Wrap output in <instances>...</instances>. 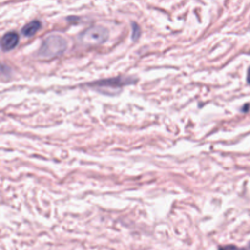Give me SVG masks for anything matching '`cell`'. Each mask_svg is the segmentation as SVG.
<instances>
[{"mask_svg": "<svg viewBox=\"0 0 250 250\" xmlns=\"http://www.w3.org/2000/svg\"><path fill=\"white\" fill-rule=\"evenodd\" d=\"M66 48H67V42L63 37L59 34H51L43 41L38 55L45 59L55 58V56L61 55L66 50Z\"/></svg>", "mask_w": 250, "mask_h": 250, "instance_id": "cell-1", "label": "cell"}, {"mask_svg": "<svg viewBox=\"0 0 250 250\" xmlns=\"http://www.w3.org/2000/svg\"><path fill=\"white\" fill-rule=\"evenodd\" d=\"M109 37V31L103 26H94L81 34V42L85 45H98L104 43Z\"/></svg>", "mask_w": 250, "mask_h": 250, "instance_id": "cell-2", "label": "cell"}, {"mask_svg": "<svg viewBox=\"0 0 250 250\" xmlns=\"http://www.w3.org/2000/svg\"><path fill=\"white\" fill-rule=\"evenodd\" d=\"M133 80H124L122 77H117V78H111V80H105V81H100L98 83H93L92 85H95L98 87V89H102V88H121L122 85L125 84H128V83H133Z\"/></svg>", "mask_w": 250, "mask_h": 250, "instance_id": "cell-3", "label": "cell"}, {"mask_svg": "<svg viewBox=\"0 0 250 250\" xmlns=\"http://www.w3.org/2000/svg\"><path fill=\"white\" fill-rule=\"evenodd\" d=\"M19 44V34L16 32H7L0 39V46L4 51H10Z\"/></svg>", "mask_w": 250, "mask_h": 250, "instance_id": "cell-4", "label": "cell"}, {"mask_svg": "<svg viewBox=\"0 0 250 250\" xmlns=\"http://www.w3.org/2000/svg\"><path fill=\"white\" fill-rule=\"evenodd\" d=\"M42 27V23L38 21V20H34V21H31L29 23H27L26 26L22 28V34L26 37H32L39 31V28Z\"/></svg>", "mask_w": 250, "mask_h": 250, "instance_id": "cell-5", "label": "cell"}, {"mask_svg": "<svg viewBox=\"0 0 250 250\" xmlns=\"http://www.w3.org/2000/svg\"><path fill=\"white\" fill-rule=\"evenodd\" d=\"M11 75V70L9 66L0 63V77H9Z\"/></svg>", "mask_w": 250, "mask_h": 250, "instance_id": "cell-6", "label": "cell"}, {"mask_svg": "<svg viewBox=\"0 0 250 250\" xmlns=\"http://www.w3.org/2000/svg\"><path fill=\"white\" fill-rule=\"evenodd\" d=\"M132 27H133V36H132V38H133V41H137L139 38V26L133 22Z\"/></svg>", "mask_w": 250, "mask_h": 250, "instance_id": "cell-7", "label": "cell"}, {"mask_svg": "<svg viewBox=\"0 0 250 250\" xmlns=\"http://www.w3.org/2000/svg\"><path fill=\"white\" fill-rule=\"evenodd\" d=\"M220 250H242V249L237 248V247H234V246H226V247H224V248H221Z\"/></svg>", "mask_w": 250, "mask_h": 250, "instance_id": "cell-8", "label": "cell"}, {"mask_svg": "<svg viewBox=\"0 0 250 250\" xmlns=\"http://www.w3.org/2000/svg\"><path fill=\"white\" fill-rule=\"evenodd\" d=\"M247 80H248V83L250 84V67H249V70H248V78H247Z\"/></svg>", "mask_w": 250, "mask_h": 250, "instance_id": "cell-9", "label": "cell"}]
</instances>
